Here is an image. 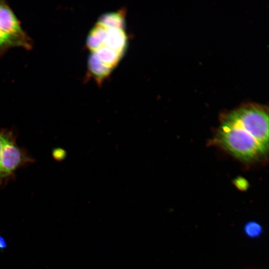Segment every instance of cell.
<instances>
[{
    "instance_id": "5",
    "label": "cell",
    "mask_w": 269,
    "mask_h": 269,
    "mask_svg": "<svg viewBox=\"0 0 269 269\" xmlns=\"http://www.w3.org/2000/svg\"><path fill=\"white\" fill-rule=\"evenodd\" d=\"M3 155V137L1 129H0V187H3L1 178V163Z\"/></svg>"
},
{
    "instance_id": "4",
    "label": "cell",
    "mask_w": 269,
    "mask_h": 269,
    "mask_svg": "<svg viewBox=\"0 0 269 269\" xmlns=\"http://www.w3.org/2000/svg\"><path fill=\"white\" fill-rule=\"evenodd\" d=\"M262 231L261 225L254 221L247 223L244 227L245 234L251 238L258 237L261 235Z\"/></svg>"
},
{
    "instance_id": "1",
    "label": "cell",
    "mask_w": 269,
    "mask_h": 269,
    "mask_svg": "<svg viewBox=\"0 0 269 269\" xmlns=\"http://www.w3.org/2000/svg\"><path fill=\"white\" fill-rule=\"evenodd\" d=\"M213 140L245 162L264 158L269 150L268 109L257 104H248L226 114L221 118Z\"/></svg>"
},
{
    "instance_id": "6",
    "label": "cell",
    "mask_w": 269,
    "mask_h": 269,
    "mask_svg": "<svg viewBox=\"0 0 269 269\" xmlns=\"http://www.w3.org/2000/svg\"><path fill=\"white\" fill-rule=\"evenodd\" d=\"M7 246V242L5 238L0 235V250H3Z\"/></svg>"
},
{
    "instance_id": "2",
    "label": "cell",
    "mask_w": 269,
    "mask_h": 269,
    "mask_svg": "<svg viewBox=\"0 0 269 269\" xmlns=\"http://www.w3.org/2000/svg\"><path fill=\"white\" fill-rule=\"evenodd\" d=\"M32 39L23 29L20 20L4 0H0V56L12 48L29 50Z\"/></svg>"
},
{
    "instance_id": "3",
    "label": "cell",
    "mask_w": 269,
    "mask_h": 269,
    "mask_svg": "<svg viewBox=\"0 0 269 269\" xmlns=\"http://www.w3.org/2000/svg\"><path fill=\"white\" fill-rule=\"evenodd\" d=\"M3 137V155L1 163V178L4 187L15 179L16 172L20 168L33 163L35 159L27 150L16 143L18 135L14 128L0 129Z\"/></svg>"
}]
</instances>
